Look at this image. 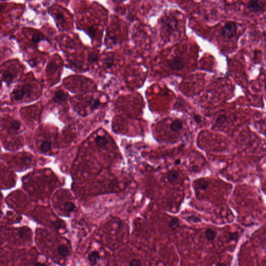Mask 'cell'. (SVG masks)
I'll return each mask as SVG.
<instances>
[{"label": "cell", "mask_w": 266, "mask_h": 266, "mask_svg": "<svg viewBox=\"0 0 266 266\" xmlns=\"http://www.w3.org/2000/svg\"><path fill=\"white\" fill-rule=\"evenodd\" d=\"M53 224H54V225L55 226V227L57 228V229H59V228H60L63 227V225H62L63 223L60 220H58V221L54 222Z\"/></svg>", "instance_id": "cell-25"}, {"label": "cell", "mask_w": 266, "mask_h": 266, "mask_svg": "<svg viewBox=\"0 0 266 266\" xmlns=\"http://www.w3.org/2000/svg\"><path fill=\"white\" fill-rule=\"evenodd\" d=\"M96 144L100 148H104L107 144V140L103 136H98L95 139Z\"/></svg>", "instance_id": "cell-10"}, {"label": "cell", "mask_w": 266, "mask_h": 266, "mask_svg": "<svg viewBox=\"0 0 266 266\" xmlns=\"http://www.w3.org/2000/svg\"><path fill=\"white\" fill-rule=\"evenodd\" d=\"M67 98V95L63 91H58L55 92V95L54 97V101L56 103L61 104L66 100Z\"/></svg>", "instance_id": "cell-5"}, {"label": "cell", "mask_w": 266, "mask_h": 266, "mask_svg": "<svg viewBox=\"0 0 266 266\" xmlns=\"http://www.w3.org/2000/svg\"><path fill=\"white\" fill-rule=\"evenodd\" d=\"M20 126H21V124L18 122H17L16 121H14L12 122L10 127H11V128L13 129V130H15V131H17L18 130H19Z\"/></svg>", "instance_id": "cell-22"}, {"label": "cell", "mask_w": 266, "mask_h": 266, "mask_svg": "<svg viewBox=\"0 0 266 266\" xmlns=\"http://www.w3.org/2000/svg\"><path fill=\"white\" fill-rule=\"evenodd\" d=\"M193 119H194V120L195 121V122H196L197 123L199 124V123H201V118H200V117L199 116H197V115H195V116H194V117H193Z\"/></svg>", "instance_id": "cell-27"}, {"label": "cell", "mask_w": 266, "mask_h": 266, "mask_svg": "<svg viewBox=\"0 0 266 266\" xmlns=\"http://www.w3.org/2000/svg\"><path fill=\"white\" fill-rule=\"evenodd\" d=\"M175 164H180V163H181V160H179V159H178L175 162Z\"/></svg>", "instance_id": "cell-30"}, {"label": "cell", "mask_w": 266, "mask_h": 266, "mask_svg": "<svg viewBox=\"0 0 266 266\" xmlns=\"http://www.w3.org/2000/svg\"><path fill=\"white\" fill-rule=\"evenodd\" d=\"M75 206L74 203L71 202H68L67 203H65V204L63 205V208L66 211H67L68 213H71L74 210Z\"/></svg>", "instance_id": "cell-13"}, {"label": "cell", "mask_w": 266, "mask_h": 266, "mask_svg": "<svg viewBox=\"0 0 266 266\" xmlns=\"http://www.w3.org/2000/svg\"><path fill=\"white\" fill-rule=\"evenodd\" d=\"M44 38V36L42 34H41V33L35 34L33 37V42L37 44V43H39L41 40H43Z\"/></svg>", "instance_id": "cell-18"}, {"label": "cell", "mask_w": 266, "mask_h": 266, "mask_svg": "<svg viewBox=\"0 0 266 266\" xmlns=\"http://www.w3.org/2000/svg\"><path fill=\"white\" fill-rule=\"evenodd\" d=\"M58 69L57 66L54 63H52L49 65V67L47 69V72L51 74H53L57 71Z\"/></svg>", "instance_id": "cell-17"}, {"label": "cell", "mask_w": 266, "mask_h": 266, "mask_svg": "<svg viewBox=\"0 0 266 266\" xmlns=\"http://www.w3.org/2000/svg\"><path fill=\"white\" fill-rule=\"evenodd\" d=\"M180 226V221L177 217H173L169 222V227L173 230H177Z\"/></svg>", "instance_id": "cell-8"}, {"label": "cell", "mask_w": 266, "mask_h": 266, "mask_svg": "<svg viewBox=\"0 0 266 266\" xmlns=\"http://www.w3.org/2000/svg\"><path fill=\"white\" fill-rule=\"evenodd\" d=\"M265 91H266V85H265Z\"/></svg>", "instance_id": "cell-31"}, {"label": "cell", "mask_w": 266, "mask_h": 266, "mask_svg": "<svg viewBox=\"0 0 266 266\" xmlns=\"http://www.w3.org/2000/svg\"><path fill=\"white\" fill-rule=\"evenodd\" d=\"M266 5L262 0H250L247 4L248 9L252 12H261L264 10Z\"/></svg>", "instance_id": "cell-2"}, {"label": "cell", "mask_w": 266, "mask_h": 266, "mask_svg": "<svg viewBox=\"0 0 266 266\" xmlns=\"http://www.w3.org/2000/svg\"><path fill=\"white\" fill-rule=\"evenodd\" d=\"M51 149V144L47 141L42 142L41 146V150L43 153H47Z\"/></svg>", "instance_id": "cell-15"}, {"label": "cell", "mask_w": 266, "mask_h": 266, "mask_svg": "<svg viewBox=\"0 0 266 266\" xmlns=\"http://www.w3.org/2000/svg\"><path fill=\"white\" fill-rule=\"evenodd\" d=\"M88 60L91 63H94L98 60V56L96 53H91L88 55Z\"/></svg>", "instance_id": "cell-20"}, {"label": "cell", "mask_w": 266, "mask_h": 266, "mask_svg": "<svg viewBox=\"0 0 266 266\" xmlns=\"http://www.w3.org/2000/svg\"><path fill=\"white\" fill-rule=\"evenodd\" d=\"M3 78L4 79V81L9 83L12 80V74L9 71H5L3 73Z\"/></svg>", "instance_id": "cell-16"}, {"label": "cell", "mask_w": 266, "mask_h": 266, "mask_svg": "<svg viewBox=\"0 0 266 266\" xmlns=\"http://www.w3.org/2000/svg\"><path fill=\"white\" fill-rule=\"evenodd\" d=\"M237 24L234 21H228L224 24L222 30V36L225 39H230L237 33Z\"/></svg>", "instance_id": "cell-1"}, {"label": "cell", "mask_w": 266, "mask_h": 266, "mask_svg": "<svg viewBox=\"0 0 266 266\" xmlns=\"http://www.w3.org/2000/svg\"><path fill=\"white\" fill-rule=\"evenodd\" d=\"M31 88V86L30 85H26L24 86L21 89H17L16 91H15L13 93L15 99L17 101L22 99L24 96V94L29 92Z\"/></svg>", "instance_id": "cell-4"}, {"label": "cell", "mask_w": 266, "mask_h": 266, "mask_svg": "<svg viewBox=\"0 0 266 266\" xmlns=\"http://www.w3.org/2000/svg\"><path fill=\"white\" fill-rule=\"evenodd\" d=\"M57 252L59 255L63 257H66L70 255L69 249L65 245H60L58 247Z\"/></svg>", "instance_id": "cell-7"}, {"label": "cell", "mask_w": 266, "mask_h": 266, "mask_svg": "<svg viewBox=\"0 0 266 266\" xmlns=\"http://www.w3.org/2000/svg\"><path fill=\"white\" fill-rule=\"evenodd\" d=\"M142 264L140 262V261L138 259H134L131 260L130 263H129V266H141Z\"/></svg>", "instance_id": "cell-23"}, {"label": "cell", "mask_w": 266, "mask_h": 266, "mask_svg": "<svg viewBox=\"0 0 266 266\" xmlns=\"http://www.w3.org/2000/svg\"><path fill=\"white\" fill-rule=\"evenodd\" d=\"M105 63H106L107 67L108 68H110L113 63V59H112L111 58H108L106 59Z\"/></svg>", "instance_id": "cell-24"}, {"label": "cell", "mask_w": 266, "mask_h": 266, "mask_svg": "<svg viewBox=\"0 0 266 266\" xmlns=\"http://www.w3.org/2000/svg\"><path fill=\"white\" fill-rule=\"evenodd\" d=\"M183 122L179 120H175L171 125V129L174 132H178L183 128Z\"/></svg>", "instance_id": "cell-12"}, {"label": "cell", "mask_w": 266, "mask_h": 266, "mask_svg": "<svg viewBox=\"0 0 266 266\" xmlns=\"http://www.w3.org/2000/svg\"><path fill=\"white\" fill-rule=\"evenodd\" d=\"M227 118L226 116L221 115L218 117L216 123L219 125H222V124H224L227 121Z\"/></svg>", "instance_id": "cell-21"}, {"label": "cell", "mask_w": 266, "mask_h": 266, "mask_svg": "<svg viewBox=\"0 0 266 266\" xmlns=\"http://www.w3.org/2000/svg\"><path fill=\"white\" fill-rule=\"evenodd\" d=\"M187 220L188 221L192 222L193 223H199L201 222V219L195 215L189 216L187 217Z\"/></svg>", "instance_id": "cell-19"}, {"label": "cell", "mask_w": 266, "mask_h": 266, "mask_svg": "<svg viewBox=\"0 0 266 266\" xmlns=\"http://www.w3.org/2000/svg\"><path fill=\"white\" fill-rule=\"evenodd\" d=\"M179 173L177 171L172 170L169 172L167 174V179L169 182L173 183L177 181L179 178Z\"/></svg>", "instance_id": "cell-11"}, {"label": "cell", "mask_w": 266, "mask_h": 266, "mask_svg": "<svg viewBox=\"0 0 266 266\" xmlns=\"http://www.w3.org/2000/svg\"><path fill=\"white\" fill-rule=\"evenodd\" d=\"M169 66L173 70L181 71L185 67V63L182 58L176 57L169 61Z\"/></svg>", "instance_id": "cell-3"}, {"label": "cell", "mask_w": 266, "mask_h": 266, "mask_svg": "<svg viewBox=\"0 0 266 266\" xmlns=\"http://www.w3.org/2000/svg\"><path fill=\"white\" fill-rule=\"evenodd\" d=\"M100 103L98 100L95 99L93 98H91V100L89 101V103H88L89 107L91 108V110H93L98 108L99 106H100Z\"/></svg>", "instance_id": "cell-14"}, {"label": "cell", "mask_w": 266, "mask_h": 266, "mask_svg": "<svg viewBox=\"0 0 266 266\" xmlns=\"http://www.w3.org/2000/svg\"><path fill=\"white\" fill-rule=\"evenodd\" d=\"M57 18L59 21H63V15L60 13H58L57 15Z\"/></svg>", "instance_id": "cell-28"}, {"label": "cell", "mask_w": 266, "mask_h": 266, "mask_svg": "<svg viewBox=\"0 0 266 266\" xmlns=\"http://www.w3.org/2000/svg\"><path fill=\"white\" fill-rule=\"evenodd\" d=\"M99 254L97 251H93L88 255V260L91 264L95 265L97 264L98 262L100 260Z\"/></svg>", "instance_id": "cell-6"}, {"label": "cell", "mask_w": 266, "mask_h": 266, "mask_svg": "<svg viewBox=\"0 0 266 266\" xmlns=\"http://www.w3.org/2000/svg\"><path fill=\"white\" fill-rule=\"evenodd\" d=\"M29 63L31 67H34L37 66V61L35 59H31L29 61Z\"/></svg>", "instance_id": "cell-26"}, {"label": "cell", "mask_w": 266, "mask_h": 266, "mask_svg": "<svg viewBox=\"0 0 266 266\" xmlns=\"http://www.w3.org/2000/svg\"><path fill=\"white\" fill-rule=\"evenodd\" d=\"M89 32L91 33V34H95V29L93 27H91L89 29Z\"/></svg>", "instance_id": "cell-29"}, {"label": "cell", "mask_w": 266, "mask_h": 266, "mask_svg": "<svg viewBox=\"0 0 266 266\" xmlns=\"http://www.w3.org/2000/svg\"><path fill=\"white\" fill-rule=\"evenodd\" d=\"M205 237L208 241H213L217 236V232L211 229H207L205 231Z\"/></svg>", "instance_id": "cell-9"}]
</instances>
